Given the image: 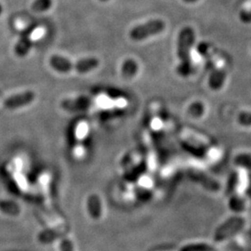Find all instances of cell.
I'll list each match as a JSON object with an SVG mask.
<instances>
[{"mask_svg":"<svg viewBox=\"0 0 251 251\" xmlns=\"http://www.w3.org/2000/svg\"><path fill=\"white\" fill-rule=\"evenodd\" d=\"M50 63L54 70L58 72L76 71L79 73H87L96 69L99 66L100 62L96 58H89L75 63L63 58L62 56L53 55L50 60Z\"/></svg>","mask_w":251,"mask_h":251,"instance_id":"6da1fadb","label":"cell"},{"mask_svg":"<svg viewBox=\"0 0 251 251\" xmlns=\"http://www.w3.org/2000/svg\"><path fill=\"white\" fill-rule=\"evenodd\" d=\"M193 41H194V31L190 27L182 29L179 33V41H178V56L180 61L178 73L183 76L188 75L189 71H190V67H191L190 50H191Z\"/></svg>","mask_w":251,"mask_h":251,"instance_id":"7a4b0ae2","label":"cell"},{"mask_svg":"<svg viewBox=\"0 0 251 251\" xmlns=\"http://www.w3.org/2000/svg\"><path fill=\"white\" fill-rule=\"evenodd\" d=\"M165 23L161 20H152L148 23L136 26L130 31L129 36L132 40L141 41L150 36L160 34L165 30Z\"/></svg>","mask_w":251,"mask_h":251,"instance_id":"3957f363","label":"cell"},{"mask_svg":"<svg viewBox=\"0 0 251 251\" xmlns=\"http://www.w3.org/2000/svg\"><path fill=\"white\" fill-rule=\"evenodd\" d=\"M36 99V93L33 91H25L17 95L11 96L9 99L6 100L4 102V106L8 109H15V108L26 106L32 103Z\"/></svg>","mask_w":251,"mask_h":251,"instance_id":"277c9868","label":"cell"},{"mask_svg":"<svg viewBox=\"0 0 251 251\" xmlns=\"http://www.w3.org/2000/svg\"><path fill=\"white\" fill-rule=\"evenodd\" d=\"M90 105V101L89 100H63L62 106L67 110H81L86 109Z\"/></svg>","mask_w":251,"mask_h":251,"instance_id":"5b68a950","label":"cell"},{"mask_svg":"<svg viewBox=\"0 0 251 251\" xmlns=\"http://www.w3.org/2000/svg\"><path fill=\"white\" fill-rule=\"evenodd\" d=\"M32 41H31V39L28 37V36H23L20 40H19L18 43L16 44L15 46V48H14V51H15V54L19 56V57H24V56H25L28 52H29V50H30V49H31V47H32Z\"/></svg>","mask_w":251,"mask_h":251,"instance_id":"8992f818","label":"cell"},{"mask_svg":"<svg viewBox=\"0 0 251 251\" xmlns=\"http://www.w3.org/2000/svg\"><path fill=\"white\" fill-rule=\"evenodd\" d=\"M137 71H138V65L133 60H126L123 64L122 74L126 78L134 76L137 74Z\"/></svg>","mask_w":251,"mask_h":251,"instance_id":"52a82bcc","label":"cell"},{"mask_svg":"<svg viewBox=\"0 0 251 251\" xmlns=\"http://www.w3.org/2000/svg\"><path fill=\"white\" fill-rule=\"evenodd\" d=\"M52 4L51 0H36L32 4V9L36 12H42L50 9Z\"/></svg>","mask_w":251,"mask_h":251,"instance_id":"ba28073f","label":"cell"},{"mask_svg":"<svg viewBox=\"0 0 251 251\" xmlns=\"http://www.w3.org/2000/svg\"><path fill=\"white\" fill-rule=\"evenodd\" d=\"M245 15H248V16L251 15V0L248 1V2L244 5V7H243L242 17H244Z\"/></svg>","mask_w":251,"mask_h":251,"instance_id":"9c48e42d","label":"cell"},{"mask_svg":"<svg viewBox=\"0 0 251 251\" xmlns=\"http://www.w3.org/2000/svg\"><path fill=\"white\" fill-rule=\"evenodd\" d=\"M185 2H189V3H191V2H195V1H197V0H184Z\"/></svg>","mask_w":251,"mask_h":251,"instance_id":"30bf717a","label":"cell"},{"mask_svg":"<svg viewBox=\"0 0 251 251\" xmlns=\"http://www.w3.org/2000/svg\"><path fill=\"white\" fill-rule=\"evenodd\" d=\"M2 11H3V8H2V6H1V4H0V15H1Z\"/></svg>","mask_w":251,"mask_h":251,"instance_id":"8fae6325","label":"cell"},{"mask_svg":"<svg viewBox=\"0 0 251 251\" xmlns=\"http://www.w3.org/2000/svg\"><path fill=\"white\" fill-rule=\"evenodd\" d=\"M101 1H107V0H101Z\"/></svg>","mask_w":251,"mask_h":251,"instance_id":"7c38bea8","label":"cell"}]
</instances>
